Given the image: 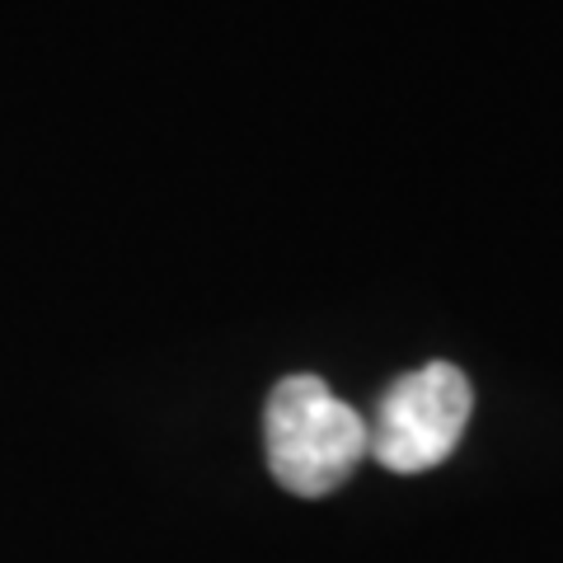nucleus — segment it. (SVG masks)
I'll list each match as a JSON object with an SVG mask.
<instances>
[{
    "label": "nucleus",
    "instance_id": "2",
    "mask_svg": "<svg viewBox=\"0 0 563 563\" xmlns=\"http://www.w3.org/2000/svg\"><path fill=\"white\" fill-rule=\"evenodd\" d=\"M470 380L461 366L428 362L399 376L376 399V418L366 422V455H376L395 474L437 470L461 446L470 422Z\"/></svg>",
    "mask_w": 563,
    "mask_h": 563
},
{
    "label": "nucleus",
    "instance_id": "1",
    "mask_svg": "<svg viewBox=\"0 0 563 563\" xmlns=\"http://www.w3.org/2000/svg\"><path fill=\"white\" fill-rule=\"evenodd\" d=\"M268 470L287 493L324 498L366 455V422L320 376H287L263 404Z\"/></svg>",
    "mask_w": 563,
    "mask_h": 563
}]
</instances>
